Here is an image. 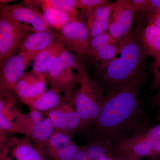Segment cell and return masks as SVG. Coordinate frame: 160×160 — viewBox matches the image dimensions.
Masks as SVG:
<instances>
[{
	"label": "cell",
	"instance_id": "20",
	"mask_svg": "<svg viewBox=\"0 0 160 160\" xmlns=\"http://www.w3.org/2000/svg\"><path fill=\"white\" fill-rule=\"evenodd\" d=\"M42 14L47 24L59 31L69 22L78 18L66 12L52 9H43Z\"/></svg>",
	"mask_w": 160,
	"mask_h": 160
},
{
	"label": "cell",
	"instance_id": "34",
	"mask_svg": "<svg viewBox=\"0 0 160 160\" xmlns=\"http://www.w3.org/2000/svg\"><path fill=\"white\" fill-rule=\"evenodd\" d=\"M71 160H91L85 149L80 148Z\"/></svg>",
	"mask_w": 160,
	"mask_h": 160
},
{
	"label": "cell",
	"instance_id": "27",
	"mask_svg": "<svg viewBox=\"0 0 160 160\" xmlns=\"http://www.w3.org/2000/svg\"><path fill=\"white\" fill-rule=\"evenodd\" d=\"M42 77H44L37 76L33 74L32 71L24 73L16 85L14 93L24 90L32 84L36 83Z\"/></svg>",
	"mask_w": 160,
	"mask_h": 160
},
{
	"label": "cell",
	"instance_id": "25",
	"mask_svg": "<svg viewBox=\"0 0 160 160\" xmlns=\"http://www.w3.org/2000/svg\"><path fill=\"white\" fill-rule=\"evenodd\" d=\"M116 41L118 40L112 38L108 31L93 38L90 41L88 57L92 58L99 49Z\"/></svg>",
	"mask_w": 160,
	"mask_h": 160
},
{
	"label": "cell",
	"instance_id": "32",
	"mask_svg": "<svg viewBox=\"0 0 160 160\" xmlns=\"http://www.w3.org/2000/svg\"><path fill=\"white\" fill-rule=\"evenodd\" d=\"M159 14L160 0H151V3L146 13V19L148 21L152 18Z\"/></svg>",
	"mask_w": 160,
	"mask_h": 160
},
{
	"label": "cell",
	"instance_id": "37",
	"mask_svg": "<svg viewBox=\"0 0 160 160\" xmlns=\"http://www.w3.org/2000/svg\"><path fill=\"white\" fill-rule=\"evenodd\" d=\"M148 23H153L160 28V14L155 16L148 21Z\"/></svg>",
	"mask_w": 160,
	"mask_h": 160
},
{
	"label": "cell",
	"instance_id": "41",
	"mask_svg": "<svg viewBox=\"0 0 160 160\" xmlns=\"http://www.w3.org/2000/svg\"><path fill=\"white\" fill-rule=\"evenodd\" d=\"M99 160H114L113 159V158H104L101 159Z\"/></svg>",
	"mask_w": 160,
	"mask_h": 160
},
{
	"label": "cell",
	"instance_id": "14",
	"mask_svg": "<svg viewBox=\"0 0 160 160\" xmlns=\"http://www.w3.org/2000/svg\"><path fill=\"white\" fill-rule=\"evenodd\" d=\"M152 144L141 138L135 133L113 145L114 155L127 153L140 157L155 158Z\"/></svg>",
	"mask_w": 160,
	"mask_h": 160
},
{
	"label": "cell",
	"instance_id": "22",
	"mask_svg": "<svg viewBox=\"0 0 160 160\" xmlns=\"http://www.w3.org/2000/svg\"><path fill=\"white\" fill-rule=\"evenodd\" d=\"M119 48V40L108 44L98 50L91 58L100 69L107 66L114 59Z\"/></svg>",
	"mask_w": 160,
	"mask_h": 160
},
{
	"label": "cell",
	"instance_id": "40",
	"mask_svg": "<svg viewBox=\"0 0 160 160\" xmlns=\"http://www.w3.org/2000/svg\"><path fill=\"white\" fill-rule=\"evenodd\" d=\"M157 115L158 119H160V107L159 109H158L157 112Z\"/></svg>",
	"mask_w": 160,
	"mask_h": 160
},
{
	"label": "cell",
	"instance_id": "36",
	"mask_svg": "<svg viewBox=\"0 0 160 160\" xmlns=\"http://www.w3.org/2000/svg\"><path fill=\"white\" fill-rule=\"evenodd\" d=\"M152 149L156 156L160 155V139L155 141L152 144Z\"/></svg>",
	"mask_w": 160,
	"mask_h": 160
},
{
	"label": "cell",
	"instance_id": "9",
	"mask_svg": "<svg viewBox=\"0 0 160 160\" xmlns=\"http://www.w3.org/2000/svg\"><path fill=\"white\" fill-rule=\"evenodd\" d=\"M74 106L66 100L55 109L46 112V116L50 119L55 130L72 136L78 132L81 120Z\"/></svg>",
	"mask_w": 160,
	"mask_h": 160
},
{
	"label": "cell",
	"instance_id": "1",
	"mask_svg": "<svg viewBox=\"0 0 160 160\" xmlns=\"http://www.w3.org/2000/svg\"><path fill=\"white\" fill-rule=\"evenodd\" d=\"M144 80L142 73L128 82L114 87L104 97L99 114L92 125L97 139L116 143L128 137L127 134L142 130L138 127L143 115L139 91Z\"/></svg>",
	"mask_w": 160,
	"mask_h": 160
},
{
	"label": "cell",
	"instance_id": "2",
	"mask_svg": "<svg viewBox=\"0 0 160 160\" xmlns=\"http://www.w3.org/2000/svg\"><path fill=\"white\" fill-rule=\"evenodd\" d=\"M142 31L131 29L119 40V48L113 60L100 69L104 80L116 86L128 82L142 72L141 66L146 52L143 46Z\"/></svg>",
	"mask_w": 160,
	"mask_h": 160
},
{
	"label": "cell",
	"instance_id": "38",
	"mask_svg": "<svg viewBox=\"0 0 160 160\" xmlns=\"http://www.w3.org/2000/svg\"><path fill=\"white\" fill-rule=\"evenodd\" d=\"M0 160H12L6 154L0 153Z\"/></svg>",
	"mask_w": 160,
	"mask_h": 160
},
{
	"label": "cell",
	"instance_id": "12",
	"mask_svg": "<svg viewBox=\"0 0 160 160\" xmlns=\"http://www.w3.org/2000/svg\"><path fill=\"white\" fill-rule=\"evenodd\" d=\"M56 33L53 30L31 32L21 44L19 52L33 62L40 52L57 41Z\"/></svg>",
	"mask_w": 160,
	"mask_h": 160
},
{
	"label": "cell",
	"instance_id": "5",
	"mask_svg": "<svg viewBox=\"0 0 160 160\" xmlns=\"http://www.w3.org/2000/svg\"><path fill=\"white\" fill-rule=\"evenodd\" d=\"M57 41L80 58L88 57L90 38L84 23L78 18L73 19L56 33Z\"/></svg>",
	"mask_w": 160,
	"mask_h": 160
},
{
	"label": "cell",
	"instance_id": "18",
	"mask_svg": "<svg viewBox=\"0 0 160 160\" xmlns=\"http://www.w3.org/2000/svg\"><path fill=\"white\" fill-rule=\"evenodd\" d=\"M113 145L109 140L96 139L82 148L85 149L90 159L99 160L104 158L114 157Z\"/></svg>",
	"mask_w": 160,
	"mask_h": 160
},
{
	"label": "cell",
	"instance_id": "13",
	"mask_svg": "<svg viewBox=\"0 0 160 160\" xmlns=\"http://www.w3.org/2000/svg\"><path fill=\"white\" fill-rule=\"evenodd\" d=\"M114 3L109 1L102 4L85 18L84 24L89 32L90 40L108 31L110 13Z\"/></svg>",
	"mask_w": 160,
	"mask_h": 160
},
{
	"label": "cell",
	"instance_id": "35",
	"mask_svg": "<svg viewBox=\"0 0 160 160\" xmlns=\"http://www.w3.org/2000/svg\"><path fill=\"white\" fill-rule=\"evenodd\" d=\"M150 103L152 106L160 107V89L150 99Z\"/></svg>",
	"mask_w": 160,
	"mask_h": 160
},
{
	"label": "cell",
	"instance_id": "6",
	"mask_svg": "<svg viewBox=\"0 0 160 160\" xmlns=\"http://www.w3.org/2000/svg\"><path fill=\"white\" fill-rule=\"evenodd\" d=\"M0 11L2 14L18 22L31 25L35 32L52 30L44 19L42 13L30 1H24L18 4H1Z\"/></svg>",
	"mask_w": 160,
	"mask_h": 160
},
{
	"label": "cell",
	"instance_id": "16",
	"mask_svg": "<svg viewBox=\"0 0 160 160\" xmlns=\"http://www.w3.org/2000/svg\"><path fill=\"white\" fill-rule=\"evenodd\" d=\"M62 94L57 89L50 88L40 95L28 106L30 109L48 112L67 100Z\"/></svg>",
	"mask_w": 160,
	"mask_h": 160
},
{
	"label": "cell",
	"instance_id": "26",
	"mask_svg": "<svg viewBox=\"0 0 160 160\" xmlns=\"http://www.w3.org/2000/svg\"><path fill=\"white\" fill-rule=\"evenodd\" d=\"M130 2L136 14L137 21L140 24L143 19H146V13L151 0H130Z\"/></svg>",
	"mask_w": 160,
	"mask_h": 160
},
{
	"label": "cell",
	"instance_id": "29",
	"mask_svg": "<svg viewBox=\"0 0 160 160\" xmlns=\"http://www.w3.org/2000/svg\"><path fill=\"white\" fill-rule=\"evenodd\" d=\"M135 133L143 139L153 143L160 139V124L149 129L136 132Z\"/></svg>",
	"mask_w": 160,
	"mask_h": 160
},
{
	"label": "cell",
	"instance_id": "28",
	"mask_svg": "<svg viewBox=\"0 0 160 160\" xmlns=\"http://www.w3.org/2000/svg\"><path fill=\"white\" fill-rule=\"evenodd\" d=\"M106 0H79L78 2V9H81L82 18H85L96 8L106 2Z\"/></svg>",
	"mask_w": 160,
	"mask_h": 160
},
{
	"label": "cell",
	"instance_id": "33",
	"mask_svg": "<svg viewBox=\"0 0 160 160\" xmlns=\"http://www.w3.org/2000/svg\"><path fill=\"white\" fill-rule=\"evenodd\" d=\"M114 160H143L142 158L132 154L123 153L116 155L113 157Z\"/></svg>",
	"mask_w": 160,
	"mask_h": 160
},
{
	"label": "cell",
	"instance_id": "31",
	"mask_svg": "<svg viewBox=\"0 0 160 160\" xmlns=\"http://www.w3.org/2000/svg\"><path fill=\"white\" fill-rule=\"evenodd\" d=\"M0 130L6 133H19V130L14 122H11L0 114Z\"/></svg>",
	"mask_w": 160,
	"mask_h": 160
},
{
	"label": "cell",
	"instance_id": "19",
	"mask_svg": "<svg viewBox=\"0 0 160 160\" xmlns=\"http://www.w3.org/2000/svg\"><path fill=\"white\" fill-rule=\"evenodd\" d=\"M35 6L41 7L42 10L52 9L68 12L78 18L77 0H34L30 1Z\"/></svg>",
	"mask_w": 160,
	"mask_h": 160
},
{
	"label": "cell",
	"instance_id": "24",
	"mask_svg": "<svg viewBox=\"0 0 160 160\" xmlns=\"http://www.w3.org/2000/svg\"><path fill=\"white\" fill-rule=\"evenodd\" d=\"M72 137L66 132L55 130L42 152L47 150H57L66 147L73 142L72 140Z\"/></svg>",
	"mask_w": 160,
	"mask_h": 160
},
{
	"label": "cell",
	"instance_id": "3",
	"mask_svg": "<svg viewBox=\"0 0 160 160\" xmlns=\"http://www.w3.org/2000/svg\"><path fill=\"white\" fill-rule=\"evenodd\" d=\"M82 64L71 52L66 49L51 63L46 76L50 88L59 91L73 105L74 87L78 84V69Z\"/></svg>",
	"mask_w": 160,
	"mask_h": 160
},
{
	"label": "cell",
	"instance_id": "30",
	"mask_svg": "<svg viewBox=\"0 0 160 160\" xmlns=\"http://www.w3.org/2000/svg\"><path fill=\"white\" fill-rule=\"evenodd\" d=\"M153 79L151 84V88L152 90H159L160 89V55L155 59L152 67Z\"/></svg>",
	"mask_w": 160,
	"mask_h": 160
},
{
	"label": "cell",
	"instance_id": "17",
	"mask_svg": "<svg viewBox=\"0 0 160 160\" xmlns=\"http://www.w3.org/2000/svg\"><path fill=\"white\" fill-rule=\"evenodd\" d=\"M142 41L146 53L154 58L160 55V28L153 23H148L142 31Z\"/></svg>",
	"mask_w": 160,
	"mask_h": 160
},
{
	"label": "cell",
	"instance_id": "39",
	"mask_svg": "<svg viewBox=\"0 0 160 160\" xmlns=\"http://www.w3.org/2000/svg\"><path fill=\"white\" fill-rule=\"evenodd\" d=\"M14 2V1H11V0H1L0 1V3L2 5H9V3L12 2Z\"/></svg>",
	"mask_w": 160,
	"mask_h": 160
},
{
	"label": "cell",
	"instance_id": "4",
	"mask_svg": "<svg viewBox=\"0 0 160 160\" xmlns=\"http://www.w3.org/2000/svg\"><path fill=\"white\" fill-rule=\"evenodd\" d=\"M31 27L0 13V67L16 54L21 44L31 32Z\"/></svg>",
	"mask_w": 160,
	"mask_h": 160
},
{
	"label": "cell",
	"instance_id": "11",
	"mask_svg": "<svg viewBox=\"0 0 160 160\" xmlns=\"http://www.w3.org/2000/svg\"><path fill=\"white\" fill-rule=\"evenodd\" d=\"M78 84L83 87L89 104L90 126L95 122L102 106L104 97L102 89L89 76L86 67L82 64L78 69Z\"/></svg>",
	"mask_w": 160,
	"mask_h": 160
},
{
	"label": "cell",
	"instance_id": "15",
	"mask_svg": "<svg viewBox=\"0 0 160 160\" xmlns=\"http://www.w3.org/2000/svg\"><path fill=\"white\" fill-rule=\"evenodd\" d=\"M66 49H67L62 43L57 41L53 42L35 58L32 70L33 74L46 78L51 63Z\"/></svg>",
	"mask_w": 160,
	"mask_h": 160
},
{
	"label": "cell",
	"instance_id": "42",
	"mask_svg": "<svg viewBox=\"0 0 160 160\" xmlns=\"http://www.w3.org/2000/svg\"><path fill=\"white\" fill-rule=\"evenodd\" d=\"M157 157H155V158H151V159H149V160H158Z\"/></svg>",
	"mask_w": 160,
	"mask_h": 160
},
{
	"label": "cell",
	"instance_id": "23",
	"mask_svg": "<svg viewBox=\"0 0 160 160\" xmlns=\"http://www.w3.org/2000/svg\"><path fill=\"white\" fill-rule=\"evenodd\" d=\"M80 149L74 142L57 150H47L43 153L50 160H71Z\"/></svg>",
	"mask_w": 160,
	"mask_h": 160
},
{
	"label": "cell",
	"instance_id": "10",
	"mask_svg": "<svg viewBox=\"0 0 160 160\" xmlns=\"http://www.w3.org/2000/svg\"><path fill=\"white\" fill-rule=\"evenodd\" d=\"M1 152L14 160H50L26 136L8 138L1 146Z\"/></svg>",
	"mask_w": 160,
	"mask_h": 160
},
{
	"label": "cell",
	"instance_id": "8",
	"mask_svg": "<svg viewBox=\"0 0 160 160\" xmlns=\"http://www.w3.org/2000/svg\"><path fill=\"white\" fill-rule=\"evenodd\" d=\"M134 15L130 0H119L114 3L109 18L108 29L112 38L119 40L129 33Z\"/></svg>",
	"mask_w": 160,
	"mask_h": 160
},
{
	"label": "cell",
	"instance_id": "7",
	"mask_svg": "<svg viewBox=\"0 0 160 160\" xmlns=\"http://www.w3.org/2000/svg\"><path fill=\"white\" fill-rule=\"evenodd\" d=\"M31 62L19 52L9 58L1 67L0 93H14L15 88Z\"/></svg>",
	"mask_w": 160,
	"mask_h": 160
},
{
	"label": "cell",
	"instance_id": "21",
	"mask_svg": "<svg viewBox=\"0 0 160 160\" xmlns=\"http://www.w3.org/2000/svg\"><path fill=\"white\" fill-rule=\"evenodd\" d=\"M47 82L46 78H41L36 83L15 94L23 103L29 106L38 97L47 90Z\"/></svg>",
	"mask_w": 160,
	"mask_h": 160
}]
</instances>
